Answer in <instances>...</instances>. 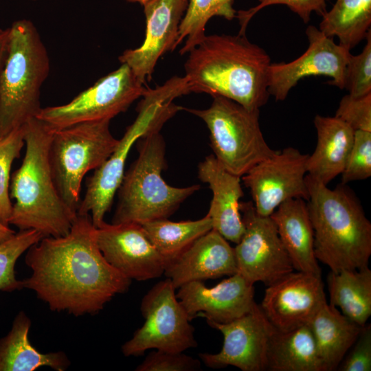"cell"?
<instances>
[{
  "label": "cell",
  "instance_id": "1",
  "mask_svg": "<svg viewBox=\"0 0 371 371\" xmlns=\"http://www.w3.org/2000/svg\"><path fill=\"white\" fill-rule=\"evenodd\" d=\"M25 262L32 273L23 280V288L52 311L75 316L98 313L131 283L103 256L89 214H77L67 234L43 237L32 245Z\"/></svg>",
  "mask_w": 371,
  "mask_h": 371
},
{
  "label": "cell",
  "instance_id": "2",
  "mask_svg": "<svg viewBox=\"0 0 371 371\" xmlns=\"http://www.w3.org/2000/svg\"><path fill=\"white\" fill-rule=\"evenodd\" d=\"M271 58L245 34H211L188 52L184 64L187 90L232 100L249 109L269 98Z\"/></svg>",
  "mask_w": 371,
  "mask_h": 371
},
{
  "label": "cell",
  "instance_id": "3",
  "mask_svg": "<svg viewBox=\"0 0 371 371\" xmlns=\"http://www.w3.org/2000/svg\"><path fill=\"white\" fill-rule=\"evenodd\" d=\"M23 128L25 153L11 177L10 195L14 203L9 225L36 230L43 238L65 236L77 213L65 203L52 177L49 147L53 131L36 117Z\"/></svg>",
  "mask_w": 371,
  "mask_h": 371
},
{
  "label": "cell",
  "instance_id": "4",
  "mask_svg": "<svg viewBox=\"0 0 371 371\" xmlns=\"http://www.w3.org/2000/svg\"><path fill=\"white\" fill-rule=\"evenodd\" d=\"M306 182L317 261L333 272L368 266L371 223L357 199L344 184L332 190L308 175Z\"/></svg>",
  "mask_w": 371,
  "mask_h": 371
},
{
  "label": "cell",
  "instance_id": "5",
  "mask_svg": "<svg viewBox=\"0 0 371 371\" xmlns=\"http://www.w3.org/2000/svg\"><path fill=\"white\" fill-rule=\"evenodd\" d=\"M49 71L48 53L35 25L27 19L14 21L0 69V138L36 117Z\"/></svg>",
  "mask_w": 371,
  "mask_h": 371
},
{
  "label": "cell",
  "instance_id": "6",
  "mask_svg": "<svg viewBox=\"0 0 371 371\" xmlns=\"http://www.w3.org/2000/svg\"><path fill=\"white\" fill-rule=\"evenodd\" d=\"M153 128L137 139L138 157L124 172L117 190V204L111 223L143 225L170 217L200 185L178 188L161 177L166 167V144Z\"/></svg>",
  "mask_w": 371,
  "mask_h": 371
},
{
  "label": "cell",
  "instance_id": "7",
  "mask_svg": "<svg viewBox=\"0 0 371 371\" xmlns=\"http://www.w3.org/2000/svg\"><path fill=\"white\" fill-rule=\"evenodd\" d=\"M212 98L205 109L180 108L205 123L214 156L225 169L241 177L276 151L264 138L259 109H249L222 96Z\"/></svg>",
  "mask_w": 371,
  "mask_h": 371
},
{
  "label": "cell",
  "instance_id": "8",
  "mask_svg": "<svg viewBox=\"0 0 371 371\" xmlns=\"http://www.w3.org/2000/svg\"><path fill=\"white\" fill-rule=\"evenodd\" d=\"M109 120L86 122L52 131L49 160L57 190L65 203L77 213L85 175L101 166L119 139Z\"/></svg>",
  "mask_w": 371,
  "mask_h": 371
},
{
  "label": "cell",
  "instance_id": "9",
  "mask_svg": "<svg viewBox=\"0 0 371 371\" xmlns=\"http://www.w3.org/2000/svg\"><path fill=\"white\" fill-rule=\"evenodd\" d=\"M137 108L138 115L106 161L87 178V190L80 200L77 214H89L95 227L104 222L113 199L122 183L125 164L133 145L153 128H161L179 106L172 104V93L166 87L147 90Z\"/></svg>",
  "mask_w": 371,
  "mask_h": 371
},
{
  "label": "cell",
  "instance_id": "10",
  "mask_svg": "<svg viewBox=\"0 0 371 371\" xmlns=\"http://www.w3.org/2000/svg\"><path fill=\"white\" fill-rule=\"evenodd\" d=\"M166 278L143 297L140 311L145 321L122 346L125 357L140 356L149 349L181 352L197 347L194 327Z\"/></svg>",
  "mask_w": 371,
  "mask_h": 371
},
{
  "label": "cell",
  "instance_id": "11",
  "mask_svg": "<svg viewBox=\"0 0 371 371\" xmlns=\"http://www.w3.org/2000/svg\"><path fill=\"white\" fill-rule=\"evenodd\" d=\"M146 91L131 68L122 63L69 102L41 108L36 117L52 131L82 122L111 120Z\"/></svg>",
  "mask_w": 371,
  "mask_h": 371
},
{
  "label": "cell",
  "instance_id": "12",
  "mask_svg": "<svg viewBox=\"0 0 371 371\" xmlns=\"http://www.w3.org/2000/svg\"><path fill=\"white\" fill-rule=\"evenodd\" d=\"M244 233L234 247L237 273L254 284L269 286L293 271L287 254L269 216L257 213L253 202L240 204Z\"/></svg>",
  "mask_w": 371,
  "mask_h": 371
},
{
  "label": "cell",
  "instance_id": "13",
  "mask_svg": "<svg viewBox=\"0 0 371 371\" xmlns=\"http://www.w3.org/2000/svg\"><path fill=\"white\" fill-rule=\"evenodd\" d=\"M308 157L297 148L287 147L258 163L241 177L258 214L269 216L278 205L290 199L308 201Z\"/></svg>",
  "mask_w": 371,
  "mask_h": 371
},
{
  "label": "cell",
  "instance_id": "14",
  "mask_svg": "<svg viewBox=\"0 0 371 371\" xmlns=\"http://www.w3.org/2000/svg\"><path fill=\"white\" fill-rule=\"evenodd\" d=\"M308 47L303 54L289 63H271L268 70V92L277 101L285 100L290 90L310 76L330 77L329 85L345 87L346 65L350 51L334 42L318 28L306 30Z\"/></svg>",
  "mask_w": 371,
  "mask_h": 371
},
{
  "label": "cell",
  "instance_id": "15",
  "mask_svg": "<svg viewBox=\"0 0 371 371\" xmlns=\"http://www.w3.org/2000/svg\"><path fill=\"white\" fill-rule=\"evenodd\" d=\"M206 322L223 336L220 352L199 355L207 367L219 369L232 366L242 371L267 370L269 342L274 326L258 304H256L249 312L227 323Z\"/></svg>",
  "mask_w": 371,
  "mask_h": 371
},
{
  "label": "cell",
  "instance_id": "16",
  "mask_svg": "<svg viewBox=\"0 0 371 371\" xmlns=\"http://www.w3.org/2000/svg\"><path fill=\"white\" fill-rule=\"evenodd\" d=\"M95 239L106 260L130 280L146 281L164 275L166 262L142 225L104 221L95 227Z\"/></svg>",
  "mask_w": 371,
  "mask_h": 371
},
{
  "label": "cell",
  "instance_id": "17",
  "mask_svg": "<svg viewBox=\"0 0 371 371\" xmlns=\"http://www.w3.org/2000/svg\"><path fill=\"white\" fill-rule=\"evenodd\" d=\"M326 302L321 275L297 271L267 286L260 308L278 330L308 324Z\"/></svg>",
  "mask_w": 371,
  "mask_h": 371
},
{
  "label": "cell",
  "instance_id": "18",
  "mask_svg": "<svg viewBox=\"0 0 371 371\" xmlns=\"http://www.w3.org/2000/svg\"><path fill=\"white\" fill-rule=\"evenodd\" d=\"M188 0H149L144 6L146 32L143 43L125 50L119 61L126 64L142 83L150 81L158 60L176 48L180 23Z\"/></svg>",
  "mask_w": 371,
  "mask_h": 371
},
{
  "label": "cell",
  "instance_id": "19",
  "mask_svg": "<svg viewBox=\"0 0 371 371\" xmlns=\"http://www.w3.org/2000/svg\"><path fill=\"white\" fill-rule=\"evenodd\" d=\"M176 293L190 320L201 317L206 321L225 324L249 312L256 304L254 284L236 273L213 287L193 281Z\"/></svg>",
  "mask_w": 371,
  "mask_h": 371
},
{
  "label": "cell",
  "instance_id": "20",
  "mask_svg": "<svg viewBox=\"0 0 371 371\" xmlns=\"http://www.w3.org/2000/svg\"><path fill=\"white\" fill-rule=\"evenodd\" d=\"M237 273L234 247L212 229L169 262L164 275L175 289L193 281H204Z\"/></svg>",
  "mask_w": 371,
  "mask_h": 371
},
{
  "label": "cell",
  "instance_id": "21",
  "mask_svg": "<svg viewBox=\"0 0 371 371\" xmlns=\"http://www.w3.org/2000/svg\"><path fill=\"white\" fill-rule=\"evenodd\" d=\"M198 177L209 185L212 199L207 214L212 229L227 241L238 243L245 230L240 210V199L243 196L241 177L225 169L210 155L199 163Z\"/></svg>",
  "mask_w": 371,
  "mask_h": 371
},
{
  "label": "cell",
  "instance_id": "22",
  "mask_svg": "<svg viewBox=\"0 0 371 371\" xmlns=\"http://www.w3.org/2000/svg\"><path fill=\"white\" fill-rule=\"evenodd\" d=\"M294 269L321 275L314 253V233L306 201L290 199L270 215Z\"/></svg>",
  "mask_w": 371,
  "mask_h": 371
},
{
  "label": "cell",
  "instance_id": "23",
  "mask_svg": "<svg viewBox=\"0 0 371 371\" xmlns=\"http://www.w3.org/2000/svg\"><path fill=\"white\" fill-rule=\"evenodd\" d=\"M313 122L317 140L315 150L307 158V175L328 185L341 175L345 168L353 144L355 131L335 116L317 115Z\"/></svg>",
  "mask_w": 371,
  "mask_h": 371
},
{
  "label": "cell",
  "instance_id": "24",
  "mask_svg": "<svg viewBox=\"0 0 371 371\" xmlns=\"http://www.w3.org/2000/svg\"><path fill=\"white\" fill-rule=\"evenodd\" d=\"M308 324L324 371L337 369L363 328L327 302L322 304Z\"/></svg>",
  "mask_w": 371,
  "mask_h": 371
},
{
  "label": "cell",
  "instance_id": "25",
  "mask_svg": "<svg viewBox=\"0 0 371 371\" xmlns=\"http://www.w3.org/2000/svg\"><path fill=\"white\" fill-rule=\"evenodd\" d=\"M31 320L23 311L14 317L9 333L0 339V371H33L48 366L64 371L70 361L63 351L42 353L28 339Z\"/></svg>",
  "mask_w": 371,
  "mask_h": 371
},
{
  "label": "cell",
  "instance_id": "26",
  "mask_svg": "<svg viewBox=\"0 0 371 371\" xmlns=\"http://www.w3.org/2000/svg\"><path fill=\"white\" fill-rule=\"evenodd\" d=\"M267 370L324 371L308 324L286 331L274 327L269 342Z\"/></svg>",
  "mask_w": 371,
  "mask_h": 371
},
{
  "label": "cell",
  "instance_id": "27",
  "mask_svg": "<svg viewBox=\"0 0 371 371\" xmlns=\"http://www.w3.org/2000/svg\"><path fill=\"white\" fill-rule=\"evenodd\" d=\"M330 304L361 326L371 315V270L368 266L355 270L331 271L327 278Z\"/></svg>",
  "mask_w": 371,
  "mask_h": 371
},
{
  "label": "cell",
  "instance_id": "28",
  "mask_svg": "<svg viewBox=\"0 0 371 371\" xmlns=\"http://www.w3.org/2000/svg\"><path fill=\"white\" fill-rule=\"evenodd\" d=\"M322 16L319 30L350 51L370 30L371 0H336Z\"/></svg>",
  "mask_w": 371,
  "mask_h": 371
},
{
  "label": "cell",
  "instance_id": "29",
  "mask_svg": "<svg viewBox=\"0 0 371 371\" xmlns=\"http://www.w3.org/2000/svg\"><path fill=\"white\" fill-rule=\"evenodd\" d=\"M142 226L166 265L212 229L207 214L194 221L174 222L166 218L148 222Z\"/></svg>",
  "mask_w": 371,
  "mask_h": 371
},
{
  "label": "cell",
  "instance_id": "30",
  "mask_svg": "<svg viewBox=\"0 0 371 371\" xmlns=\"http://www.w3.org/2000/svg\"><path fill=\"white\" fill-rule=\"evenodd\" d=\"M234 0H188V5L179 25L176 47L185 40L180 54L188 53L206 35L205 25L213 16L231 21L236 16Z\"/></svg>",
  "mask_w": 371,
  "mask_h": 371
},
{
  "label": "cell",
  "instance_id": "31",
  "mask_svg": "<svg viewBox=\"0 0 371 371\" xmlns=\"http://www.w3.org/2000/svg\"><path fill=\"white\" fill-rule=\"evenodd\" d=\"M42 238V235L36 230H19L0 243V291L12 292L23 289V280L16 278V262L25 251Z\"/></svg>",
  "mask_w": 371,
  "mask_h": 371
},
{
  "label": "cell",
  "instance_id": "32",
  "mask_svg": "<svg viewBox=\"0 0 371 371\" xmlns=\"http://www.w3.org/2000/svg\"><path fill=\"white\" fill-rule=\"evenodd\" d=\"M24 145L23 126L0 138V222L8 226L12 210L9 193L11 168Z\"/></svg>",
  "mask_w": 371,
  "mask_h": 371
},
{
  "label": "cell",
  "instance_id": "33",
  "mask_svg": "<svg viewBox=\"0 0 371 371\" xmlns=\"http://www.w3.org/2000/svg\"><path fill=\"white\" fill-rule=\"evenodd\" d=\"M366 39L362 52L355 56L350 54L346 65L344 89L354 98L371 93V30Z\"/></svg>",
  "mask_w": 371,
  "mask_h": 371
},
{
  "label": "cell",
  "instance_id": "34",
  "mask_svg": "<svg viewBox=\"0 0 371 371\" xmlns=\"http://www.w3.org/2000/svg\"><path fill=\"white\" fill-rule=\"evenodd\" d=\"M341 175V184L371 176V131H355L353 144Z\"/></svg>",
  "mask_w": 371,
  "mask_h": 371
},
{
  "label": "cell",
  "instance_id": "35",
  "mask_svg": "<svg viewBox=\"0 0 371 371\" xmlns=\"http://www.w3.org/2000/svg\"><path fill=\"white\" fill-rule=\"evenodd\" d=\"M330 0H258L259 3L248 10H239L236 17L238 19L240 30L239 34H245L246 28L251 19L262 9L272 5H286L304 22L310 21L312 12L322 15L326 10V3Z\"/></svg>",
  "mask_w": 371,
  "mask_h": 371
},
{
  "label": "cell",
  "instance_id": "36",
  "mask_svg": "<svg viewBox=\"0 0 371 371\" xmlns=\"http://www.w3.org/2000/svg\"><path fill=\"white\" fill-rule=\"evenodd\" d=\"M201 361L181 352L155 350L150 352L135 368L136 371H194Z\"/></svg>",
  "mask_w": 371,
  "mask_h": 371
},
{
  "label": "cell",
  "instance_id": "37",
  "mask_svg": "<svg viewBox=\"0 0 371 371\" xmlns=\"http://www.w3.org/2000/svg\"><path fill=\"white\" fill-rule=\"evenodd\" d=\"M335 117L354 131H371V93L359 98L347 94L339 102Z\"/></svg>",
  "mask_w": 371,
  "mask_h": 371
},
{
  "label": "cell",
  "instance_id": "38",
  "mask_svg": "<svg viewBox=\"0 0 371 371\" xmlns=\"http://www.w3.org/2000/svg\"><path fill=\"white\" fill-rule=\"evenodd\" d=\"M344 357L337 370L341 371L371 370V325L363 326L357 339Z\"/></svg>",
  "mask_w": 371,
  "mask_h": 371
},
{
  "label": "cell",
  "instance_id": "39",
  "mask_svg": "<svg viewBox=\"0 0 371 371\" xmlns=\"http://www.w3.org/2000/svg\"><path fill=\"white\" fill-rule=\"evenodd\" d=\"M8 36V28L4 30L0 29V69L2 65L5 52Z\"/></svg>",
  "mask_w": 371,
  "mask_h": 371
},
{
  "label": "cell",
  "instance_id": "40",
  "mask_svg": "<svg viewBox=\"0 0 371 371\" xmlns=\"http://www.w3.org/2000/svg\"><path fill=\"white\" fill-rule=\"evenodd\" d=\"M16 232L0 222V243L12 237Z\"/></svg>",
  "mask_w": 371,
  "mask_h": 371
},
{
  "label": "cell",
  "instance_id": "41",
  "mask_svg": "<svg viewBox=\"0 0 371 371\" xmlns=\"http://www.w3.org/2000/svg\"><path fill=\"white\" fill-rule=\"evenodd\" d=\"M126 1L130 3H138L143 5L149 0H126Z\"/></svg>",
  "mask_w": 371,
  "mask_h": 371
},
{
  "label": "cell",
  "instance_id": "42",
  "mask_svg": "<svg viewBox=\"0 0 371 371\" xmlns=\"http://www.w3.org/2000/svg\"><path fill=\"white\" fill-rule=\"evenodd\" d=\"M32 1H36V0H32Z\"/></svg>",
  "mask_w": 371,
  "mask_h": 371
}]
</instances>
